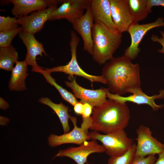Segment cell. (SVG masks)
Returning a JSON list of instances; mask_svg holds the SVG:
<instances>
[{
	"instance_id": "1",
	"label": "cell",
	"mask_w": 164,
	"mask_h": 164,
	"mask_svg": "<svg viewBox=\"0 0 164 164\" xmlns=\"http://www.w3.org/2000/svg\"><path fill=\"white\" fill-rule=\"evenodd\" d=\"M140 68L138 63L122 56L113 57L103 67L101 76L106 80L111 93L120 95L130 90L141 88Z\"/></svg>"
},
{
	"instance_id": "2",
	"label": "cell",
	"mask_w": 164,
	"mask_h": 164,
	"mask_svg": "<svg viewBox=\"0 0 164 164\" xmlns=\"http://www.w3.org/2000/svg\"><path fill=\"white\" fill-rule=\"evenodd\" d=\"M90 130L107 134L124 129L130 118L126 103L109 99L101 105L93 108Z\"/></svg>"
},
{
	"instance_id": "3",
	"label": "cell",
	"mask_w": 164,
	"mask_h": 164,
	"mask_svg": "<svg viewBox=\"0 0 164 164\" xmlns=\"http://www.w3.org/2000/svg\"><path fill=\"white\" fill-rule=\"evenodd\" d=\"M93 60L100 65L113 57L122 41V33L114 32L102 22H94L92 29Z\"/></svg>"
},
{
	"instance_id": "4",
	"label": "cell",
	"mask_w": 164,
	"mask_h": 164,
	"mask_svg": "<svg viewBox=\"0 0 164 164\" xmlns=\"http://www.w3.org/2000/svg\"><path fill=\"white\" fill-rule=\"evenodd\" d=\"M88 135L91 139L97 140L101 142L105 149V152L110 157L124 154L134 144L132 140L128 136L124 129L104 134L92 131Z\"/></svg>"
},
{
	"instance_id": "5",
	"label": "cell",
	"mask_w": 164,
	"mask_h": 164,
	"mask_svg": "<svg viewBox=\"0 0 164 164\" xmlns=\"http://www.w3.org/2000/svg\"><path fill=\"white\" fill-rule=\"evenodd\" d=\"M80 42V39L76 32L70 31V40L69 43L71 53V59L66 65L60 66L52 68H46L45 69L50 73L55 72H63L73 77L74 75L84 78L91 82H100L107 84L106 80L101 76H95L88 74L80 67L77 59V49Z\"/></svg>"
},
{
	"instance_id": "6",
	"label": "cell",
	"mask_w": 164,
	"mask_h": 164,
	"mask_svg": "<svg viewBox=\"0 0 164 164\" xmlns=\"http://www.w3.org/2000/svg\"><path fill=\"white\" fill-rule=\"evenodd\" d=\"M164 19L160 17L151 23L143 24L138 23L132 24L127 31L131 36V44L125 50L124 56L131 60L135 59L141 51L139 46L144 36L152 29L164 26Z\"/></svg>"
},
{
	"instance_id": "7",
	"label": "cell",
	"mask_w": 164,
	"mask_h": 164,
	"mask_svg": "<svg viewBox=\"0 0 164 164\" xmlns=\"http://www.w3.org/2000/svg\"><path fill=\"white\" fill-rule=\"evenodd\" d=\"M136 133L137 144L135 156L159 155L164 150V144L152 136V132L149 127L141 125L137 129Z\"/></svg>"
},
{
	"instance_id": "8",
	"label": "cell",
	"mask_w": 164,
	"mask_h": 164,
	"mask_svg": "<svg viewBox=\"0 0 164 164\" xmlns=\"http://www.w3.org/2000/svg\"><path fill=\"white\" fill-rule=\"evenodd\" d=\"M91 0H61V5L55 10L49 21L66 19L72 24L81 18Z\"/></svg>"
},
{
	"instance_id": "9",
	"label": "cell",
	"mask_w": 164,
	"mask_h": 164,
	"mask_svg": "<svg viewBox=\"0 0 164 164\" xmlns=\"http://www.w3.org/2000/svg\"><path fill=\"white\" fill-rule=\"evenodd\" d=\"M102 145L99 144L96 140L86 141L77 147H70L59 150L54 158L56 157H67L73 159L77 164H85L88 156L91 154L105 152Z\"/></svg>"
},
{
	"instance_id": "10",
	"label": "cell",
	"mask_w": 164,
	"mask_h": 164,
	"mask_svg": "<svg viewBox=\"0 0 164 164\" xmlns=\"http://www.w3.org/2000/svg\"><path fill=\"white\" fill-rule=\"evenodd\" d=\"M68 78L70 81H65V84L71 89L75 97L80 99V102L89 104L93 108L101 105L106 101L105 88L95 90L85 88L77 83L75 78L69 76Z\"/></svg>"
},
{
	"instance_id": "11",
	"label": "cell",
	"mask_w": 164,
	"mask_h": 164,
	"mask_svg": "<svg viewBox=\"0 0 164 164\" xmlns=\"http://www.w3.org/2000/svg\"><path fill=\"white\" fill-rule=\"evenodd\" d=\"M105 89L107 97L120 102H130L138 104H147L154 111H157L164 107V104L158 105L155 102L156 99L164 98V89L160 90L159 94L150 96L143 92L141 88H135L129 91L128 93H132V95L125 97L112 94L107 88Z\"/></svg>"
},
{
	"instance_id": "12",
	"label": "cell",
	"mask_w": 164,
	"mask_h": 164,
	"mask_svg": "<svg viewBox=\"0 0 164 164\" xmlns=\"http://www.w3.org/2000/svg\"><path fill=\"white\" fill-rule=\"evenodd\" d=\"M57 8V5H54L46 9L36 11L29 15L18 18L22 31L33 34L40 31L46 22L49 20Z\"/></svg>"
},
{
	"instance_id": "13",
	"label": "cell",
	"mask_w": 164,
	"mask_h": 164,
	"mask_svg": "<svg viewBox=\"0 0 164 164\" xmlns=\"http://www.w3.org/2000/svg\"><path fill=\"white\" fill-rule=\"evenodd\" d=\"M112 19L120 33L127 31L133 22L127 0H109Z\"/></svg>"
},
{
	"instance_id": "14",
	"label": "cell",
	"mask_w": 164,
	"mask_h": 164,
	"mask_svg": "<svg viewBox=\"0 0 164 164\" xmlns=\"http://www.w3.org/2000/svg\"><path fill=\"white\" fill-rule=\"evenodd\" d=\"M70 119L73 125V129L69 132L61 135L51 134L48 137L49 145L54 147L65 144L72 143L78 145L85 141L91 139L90 137L81 128L77 125V119L75 117L70 116Z\"/></svg>"
},
{
	"instance_id": "15",
	"label": "cell",
	"mask_w": 164,
	"mask_h": 164,
	"mask_svg": "<svg viewBox=\"0 0 164 164\" xmlns=\"http://www.w3.org/2000/svg\"><path fill=\"white\" fill-rule=\"evenodd\" d=\"M94 23L90 5L83 16L72 24L74 30L83 39L84 50L92 56L93 52L92 31Z\"/></svg>"
},
{
	"instance_id": "16",
	"label": "cell",
	"mask_w": 164,
	"mask_h": 164,
	"mask_svg": "<svg viewBox=\"0 0 164 164\" xmlns=\"http://www.w3.org/2000/svg\"><path fill=\"white\" fill-rule=\"evenodd\" d=\"M34 34L22 31L18 34L27 49L25 60L28 65L32 67L31 71L35 72L37 69L42 68L37 64L36 57L39 55L43 56V53L46 56L48 55L44 48L42 43L39 42L35 38Z\"/></svg>"
},
{
	"instance_id": "17",
	"label": "cell",
	"mask_w": 164,
	"mask_h": 164,
	"mask_svg": "<svg viewBox=\"0 0 164 164\" xmlns=\"http://www.w3.org/2000/svg\"><path fill=\"white\" fill-rule=\"evenodd\" d=\"M13 5L11 11L15 18H18L28 15L34 12L46 9L54 5L61 3V0H10Z\"/></svg>"
},
{
	"instance_id": "18",
	"label": "cell",
	"mask_w": 164,
	"mask_h": 164,
	"mask_svg": "<svg viewBox=\"0 0 164 164\" xmlns=\"http://www.w3.org/2000/svg\"><path fill=\"white\" fill-rule=\"evenodd\" d=\"M91 9L94 22H100L114 32H118L113 23L109 0H91Z\"/></svg>"
},
{
	"instance_id": "19",
	"label": "cell",
	"mask_w": 164,
	"mask_h": 164,
	"mask_svg": "<svg viewBox=\"0 0 164 164\" xmlns=\"http://www.w3.org/2000/svg\"><path fill=\"white\" fill-rule=\"evenodd\" d=\"M11 71L8 87L12 91H23L27 90L25 80L29 74L28 65L25 60L17 61Z\"/></svg>"
},
{
	"instance_id": "20",
	"label": "cell",
	"mask_w": 164,
	"mask_h": 164,
	"mask_svg": "<svg viewBox=\"0 0 164 164\" xmlns=\"http://www.w3.org/2000/svg\"><path fill=\"white\" fill-rule=\"evenodd\" d=\"M38 101L41 104L49 107L55 112L60 120L64 133L70 131L68 123L70 115L68 113L69 108L67 106L61 102L59 104L55 103L47 97L41 98L38 100Z\"/></svg>"
},
{
	"instance_id": "21",
	"label": "cell",
	"mask_w": 164,
	"mask_h": 164,
	"mask_svg": "<svg viewBox=\"0 0 164 164\" xmlns=\"http://www.w3.org/2000/svg\"><path fill=\"white\" fill-rule=\"evenodd\" d=\"M19 58L18 53L12 45L9 46L0 47V68L7 71H11L14 64Z\"/></svg>"
},
{
	"instance_id": "22",
	"label": "cell",
	"mask_w": 164,
	"mask_h": 164,
	"mask_svg": "<svg viewBox=\"0 0 164 164\" xmlns=\"http://www.w3.org/2000/svg\"><path fill=\"white\" fill-rule=\"evenodd\" d=\"M133 23H138L145 19L151 12L147 7V0H127Z\"/></svg>"
},
{
	"instance_id": "23",
	"label": "cell",
	"mask_w": 164,
	"mask_h": 164,
	"mask_svg": "<svg viewBox=\"0 0 164 164\" xmlns=\"http://www.w3.org/2000/svg\"><path fill=\"white\" fill-rule=\"evenodd\" d=\"M35 72L41 73L43 76L46 81L53 86L58 90L63 99L74 106L79 101L73 94L69 92L66 89L58 84L55 80L51 76V73L42 67L36 70Z\"/></svg>"
},
{
	"instance_id": "24",
	"label": "cell",
	"mask_w": 164,
	"mask_h": 164,
	"mask_svg": "<svg viewBox=\"0 0 164 164\" xmlns=\"http://www.w3.org/2000/svg\"><path fill=\"white\" fill-rule=\"evenodd\" d=\"M136 147V145L134 143L132 147L124 154L110 157L107 164H132L135 157Z\"/></svg>"
},
{
	"instance_id": "25",
	"label": "cell",
	"mask_w": 164,
	"mask_h": 164,
	"mask_svg": "<svg viewBox=\"0 0 164 164\" xmlns=\"http://www.w3.org/2000/svg\"><path fill=\"white\" fill-rule=\"evenodd\" d=\"M22 31V28L21 26L14 29L0 32V47L11 45L13 38Z\"/></svg>"
},
{
	"instance_id": "26",
	"label": "cell",
	"mask_w": 164,
	"mask_h": 164,
	"mask_svg": "<svg viewBox=\"0 0 164 164\" xmlns=\"http://www.w3.org/2000/svg\"><path fill=\"white\" fill-rule=\"evenodd\" d=\"M19 25L18 18L15 17L0 16V32L16 29L19 27Z\"/></svg>"
},
{
	"instance_id": "27",
	"label": "cell",
	"mask_w": 164,
	"mask_h": 164,
	"mask_svg": "<svg viewBox=\"0 0 164 164\" xmlns=\"http://www.w3.org/2000/svg\"><path fill=\"white\" fill-rule=\"evenodd\" d=\"M155 155H150L145 157L135 156L132 164H154L156 160Z\"/></svg>"
},
{
	"instance_id": "28",
	"label": "cell",
	"mask_w": 164,
	"mask_h": 164,
	"mask_svg": "<svg viewBox=\"0 0 164 164\" xmlns=\"http://www.w3.org/2000/svg\"><path fill=\"white\" fill-rule=\"evenodd\" d=\"M82 122L81 128L87 134L89 133L88 130L90 129L92 124V119L91 116L85 117L82 116Z\"/></svg>"
},
{
	"instance_id": "29",
	"label": "cell",
	"mask_w": 164,
	"mask_h": 164,
	"mask_svg": "<svg viewBox=\"0 0 164 164\" xmlns=\"http://www.w3.org/2000/svg\"><path fill=\"white\" fill-rule=\"evenodd\" d=\"M160 33L161 35V37H159L156 35L153 34L151 38L153 41L158 42L161 45L162 48L161 49L158 50V52L164 54V31H161Z\"/></svg>"
},
{
	"instance_id": "30",
	"label": "cell",
	"mask_w": 164,
	"mask_h": 164,
	"mask_svg": "<svg viewBox=\"0 0 164 164\" xmlns=\"http://www.w3.org/2000/svg\"><path fill=\"white\" fill-rule=\"evenodd\" d=\"M147 7L151 12L152 8L154 6H161L164 7V0H147Z\"/></svg>"
},
{
	"instance_id": "31",
	"label": "cell",
	"mask_w": 164,
	"mask_h": 164,
	"mask_svg": "<svg viewBox=\"0 0 164 164\" xmlns=\"http://www.w3.org/2000/svg\"><path fill=\"white\" fill-rule=\"evenodd\" d=\"M93 107L89 104L86 103L83 104L82 116L88 117L93 112Z\"/></svg>"
},
{
	"instance_id": "32",
	"label": "cell",
	"mask_w": 164,
	"mask_h": 164,
	"mask_svg": "<svg viewBox=\"0 0 164 164\" xmlns=\"http://www.w3.org/2000/svg\"><path fill=\"white\" fill-rule=\"evenodd\" d=\"M83 104L78 102L73 106V110L74 112L78 114L81 115L82 114Z\"/></svg>"
},
{
	"instance_id": "33",
	"label": "cell",
	"mask_w": 164,
	"mask_h": 164,
	"mask_svg": "<svg viewBox=\"0 0 164 164\" xmlns=\"http://www.w3.org/2000/svg\"><path fill=\"white\" fill-rule=\"evenodd\" d=\"M9 107V103L5 101L3 98L0 97V108L1 109L6 110Z\"/></svg>"
},
{
	"instance_id": "34",
	"label": "cell",
	"mask_w": 164,
	"mask_h": 164,
	"mask_svg": "<svg viewBox=\"0 0 164 164\" xmlns=\"http://www.w3.org/2000/svg\"><path fill=\"white\" fill-rule=\"evenodd\" d=\"M154 164H164V150L159 154L158 158Z\"/></svg>"
},
{
	"instance_id": "35",
	"label": "cell",
	"mask_w": 164,
	"mask_h": 164,
	"mask_svg": "<svg viewBox=\"0 0 164 164\" xmlns=\"http://www.w3.org/2000/svg\"><path fill=\"white\" fill-rule=\"evenodd\" d=\"M9 121V119L8 118L0 116V123L1 125H5Z\"/></svg>"
}]
</instances>
